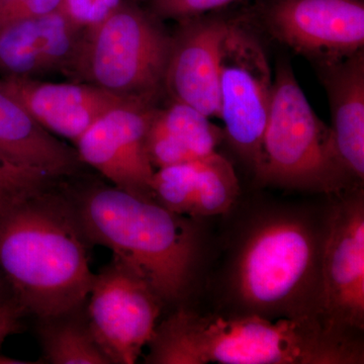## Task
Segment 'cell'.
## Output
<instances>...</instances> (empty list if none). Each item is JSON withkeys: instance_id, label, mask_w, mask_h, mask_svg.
Listing matches in <instances>:
<instances>
[{"instance_id": "1", "label": "cell", "mask_w": 364, "mask_h": 364, "mask_svg": "<svg viewBox=\"0 0 364 364\" xmlns=\"http://www.w3.org/2000/svg\"><path fill=\"white\" fill-rule=\"evenodd\" d=\"M345 328L314 314L273 321L181 310L155 328L146 363L354 364L363 352Z\"/></svg>"}, {"instance_id": "2", "label": "cell", "mask_w": 364, "mask_h": 364, "mask_svg": "<svg viewBox=\"0 0 364 364\" xmlns=\"http://www.w3.org/2000/svg\"><path fill=\"white\" fill-rule=\"evenodd\" d=\"M75 205L52 188L0 221V272L26 312L44 320L82 306L95 274Z\"/></svg>"}, {"instance_id": "3", "label": "cell", "mask_w": 364, "mask_h": 364, "mask_svg": "<svg viewBox=\"0 0 364 364\" xmlns=\"http://www.w3.org/2000/svg\"><path fill=\"white\" fill-rule=\"evenodd\" d=\"M73 203L88 241L111 249L161 299L181 298L196 247L179 215L111 186H90Z\"/></svg>"}, {"instance_id": "4", "label": "cell", "mask_w": 364, "mask_h": 364, "mask_svg": "<svg viewBox=\"0 0 364 364\" xmlns=\"http://www.w3.org/2000/svg\"><path fill=\"white\" fill-rule=\"evenodd\" d=\"M254 170L264 184L326 193L338 191L349 176L340 161L331 128L313 111L287 63L277 67Z\"/></svg>"}, {"instance_id": "5", "label": "cell", "mask_w": 364, "mask_h": 364, "mask_svg": "<svg viewBox=\"0 0 364 364\" xmlns=\"http://www.w3.org/2000/svg\"><path fill=\"white\" fill-rule=\"evenodd\" d=\"M157 18L122 2L104 21L83 31L66 75L126 100L153 105L164 87L172 46Z\"/></svg>"}, {"instance_id": "6", "label": "cell", "mask_w": 364, "mask_h": 364, "mask_svg": "<svg viewBox=\"0 0 364 364\" xmlns=\"http://www.w3.org/2000/svg\"><path fill=\"white\" fill-rule=\"evenodd\" d=\"M318 260V239L305 220L287 215L263 220L237 259L239 301L260 315L299 308L317 279Z\"/></svg>"}, {"instance_id": "7", "label": "cell", "mask_w": 364, "mask_h": 364, "mask_svg": "<svg viewBox=\"0 0 364 364\" xmlns=\"http://www.w3.org/2000/svg\"><path fill=\"white\" fill-rule=\"evenodd\" d=\"M273 79L260 43L230 23L220 55V119L230 143L253 168L272 105Z\"/></svg>"}, {"instance_id": "8", "label": "cell", "mask_w": 364, "mask_h": 364, "mask_svg": "<svg viewBox=\"0 0 364 364\" xmlns=\"http://www.w3.org/2000/svg\"><path fill=\"white\" fill-rule=\"evenodd\" d=\"M88 296L90 329L107 358L135 363L154 334L161 298L117 257L95 274Z\"/></svg>"}, {"instance_id": "9", "label": "cell", "mask_w": 364, "mask_h": 364, "mask_svg": "<svg viewBox=\"0 0 364 364\" xmlns=\"http://www.w3.org/2000/svg\"><path fill=\"white\" fill-rule=\"evenodd\" d=\"M154 109L143 102L119 105L98 117L75 142L81 161L116 188L150 200H155L151 191L155 168L148 156L146 136Z\"/></svg>"}, {"instance_id": "10", "label": "cell", "mask_w": 364, "mask_h": 364, "mask_svg": "<svg viewBox=\"0 0 364 364\" xmlns=\"http://www.w3.org/2000/svg\"><path fill=\"white\" fill-rule=\"evenodd\" d=\"M320 267V310L343 328L364 325V205L358 196L330 220Z\"/></svg>"}, {"instance_id": "11", "label": "cell", "mask_w": 364, "mask_h": 364, "mask_svg": "<svg viewBox=\"0 0 364 364\" xmlns=\"http://www.w3.org/2000/svg\"><path fill=\"white\" fill-rule=\"evenodd\" d=\"M267 20L277 39L324 63L363 48V0H277Z\"/></svg>"}, {"instance_id": "12", "label": "cell", "mask_w": 364, "mask_h": 364, "mask_svg": "<svg viewBox=\"0 0 364 364\" xmlns=\"http://www.w3.org/2000/svg\"><path fill=\"white\" fill-rule=\"evenodd\" d=\"M0 90L46 130L74 143L105 112L126 102H138L88 83L43 82L21 76H1Z\"/></svg>"}, {"instance_id": "13", "label": "cell", "mask_w": 364, "mask_h": 364, "mask_svg": "<svg viewBox=\"0 0 364 364\" xmlns=\"http://www.w3.org/2000/svg\"><path fill=\"white\" fill-rule=\"evenodd\" d=\"M184 21L172 38L165 90L173 102L220 117V55L230 23L218 18Z\"/></svg>"}, {"instance_id": "14", "label": "cell", "mask_w": 364, "mask_h": 364, "mask_svg": "<svg viewBox=\"0 0 364 364\" xmlns=\"http://www.w3.org/2000/svg\"><path fill=\"white\" fill-rule=\"evenodd\" d=\"M83 31L60 11L0 26V73L30 78L67 74Z\"/></svg>"}, {"instance_id": "15", "label": "cell", "mask_w": 364, "mask_h": 364, "mask_svg": "<svg viewBox=\"0 0 364 364\" xmlns=\"http://www.w3.org/2000/svg\"><path fill=\"white\" fill-rule=\"evenodd\" d=\"M325 64L335 147L349 176L364 177L363 50Z\"/></svg>"}, {"instance_id": "16", "label": "cell", "mask_w": 364, "mask_h": 364, "mask_svg": "<svg viewBox=\"0 0 364 364\" xmlns=\"http://www.w3.org/2000/svg\"><path fill=\"white\" fill-rule=\"evenodd\" d=\"M0 151L7 156L60 179L80 170L77 151L43 128L0 90Z\"/></svg>"}, {"instance_id": "17", "label": "cell", "mask_w": 364, "mask_h": 364, "mask_svg": "<svg viewBox=\"0 0 364 364\" xmlns=\"http://www.w3.org/2000/svg\"><path fill=\"white\" fill-rule=\"evenodd\" d=\"M222 130L193 107L173 102L166 109L155 107L146 147L154 168L195 161L215 152Z\"/></svg>"}, {"instance_id": "18", "label": "cell", "mask_w": 364, "mask_h": 364, "mask_svg": "<svg viewBox=\"0 0 364 364\" xmlns=\"http://www.w3.org/2000/svg\"><path fill=\"white\" fill-rule=\"evenodd\" d=\"M179 186L188 214L198 217L222 215L239 193V182L231 163L212 153L179 167Z\"/></svg>"}, {"instance_id": "19", "label": "cell", "mask_w": 364, "mask_h": 364, "mask_svg": "<svg viewBox=\"0 0 364 364\" xmlns=\"http://www.w3.org/2000/svg\"><path fill=\"white\" fill-rule=\"evenodd\" d=\"M80 309L43 320L40 338L45 358L53 364H111L88 318L79 315Z\"/></svg>"}, {"instance_id": "20", "label": "cell", "mask_w": 364, "mask_h": 364, "mask_svg": "<svg viewBox=\"0 0 364 364\" xmlns=\"http://www.w3.org/2000/svg\"><path fill=\"white\" fill-rule=\"evenodd\" d=\"M58 181L16 161L0 151V221L14 208L53 188Z\"/></svg>"}, {"instance_id": "21", "label": "cell", "mask_w": 364, "mask_h": 364, "mask_svg": "<svg viewBox=\"0 0 364 364\" xmlns=\"http://www.w3.org/2000/svg\"><path fill=\"white\" fill-rule=\"evenodd\" d=\"M124 0H61L59 11L81 30L97 25Z\"/></svg>"}, {"instance_id": "22", "label": "cell", "mask_w": 364, "mask_h": 364, "mask_svg": "<svg viewBox=\"0 0 364 364\" xmlns=\"http://www.w3.org/2000/svg\"><path fill=\"white\" fill-rule=\"evenodd\" d=\"M235 1L237 0H151V11L158 18L186 21Z\"/></svg>"}, {"instance_id": "23", "label": "cell", "mask_w": 364, "mask_h": 364, "mask_svg": "<svg viewBox=\"0 0 364 364\" xmlns=\"http://www.w3.org/2000/svg\"><path fill=\"white\" fill-rule=\"evenodd\" d=\"M61 0H14L0 4V26L59 11Z\"/></svg>"}, {"instance_id": "24", "label": "cell", "mask_w": 364, "mask_h": 364, "mask_svg": "<svg viewBox=\"0 0 364 364\" xmlns=\"http://www.w3.org/2000/svg\"><path fill=\"white\" fill-rule=\"evenodd\" d=\"M25 313L23 306L13 296L0 299V347L7 337L20 331L21 318ZM4 360L13 363L11 359L0 358V363H6Z\"/></svg>"}, {"instance_id": "25", "label": "cell", "mask_w": 364, "mask_h": 364, "mask_svg": "<svg viewBox=\"0 0 364 364\" xmlns=\"http://www.w3.org/2000/svg\"><path fill=\"white\" fill-rule=\"evenodd\" d=\"M7 287L9 286H7L6 280H4V277H2L1 272H0V299L9 298V296H6Z\"/></svg>"}, {"instance_id": "26", "label": "cell", "mask_w": 364, "mask_h": 364, "mask_svg": "<svg viewBox=\"0 0 364 364\" xmlns=\"http://www.w3.org/2000/svg\"><path fill=\"white\" fill-rule=\"evenodd\" d=\"M14 1V0H0V4H6V2Z\"/></svg>"}]
</instances>
